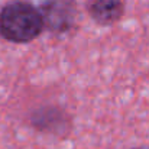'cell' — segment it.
I'll use <instances>...</instances> for the list:
<instances>
[{"label": "cell", "instance_id": "6da1fadb", "mask_svg": "<svg viewBox=\"0 0 149 149\" xmlns=\"http://www.w3.org/2000/svg\"><path fill=\"white\" fill-rule=\"evenodd\" d=\"M44 29L39 7L28 0H10L0 9V36L12 44H29Z\"/></svg>", "mask_w": 149, "mask_h": 149}, {"label": "cell", "instance_id": "277c9868", "mask_svg": "<svg viewBox=\"0 0 149 149\" xmlns=\"http://www.w3.org/2000/svg\"><path fill=\"white\" fill-rule=\"evenodd\" d=\"M88 16L100 26H110L117 23L125 13L123 0H87L86 4Z\"/></svg>", "mask_w": 149, "mask_h": 149}, {"label": "cell", "instance_id": "3957f363", "mask_svg": "<svg viewBox=\"0 0 149 149\" xmlns=\"http://www.w3.org/2000/svg\"><path fill=\"white\" fill-rule=\"evenodd\" d=\"M39 10L44 17L45 29L52 33H67L75 25V0H45L39 6Z\"/></svg>", "mask_w": 149, "mask_h": 149}, {"label": "cell", "instance_id": "5b68a950", "mask_svg": "<svg viewBox=\"0 0 149 149\" xmlns=\"http://www.w3.org/2000/svg\"><path fill=\"white\" fill-rule=\"evenodd\" d=\"M132 149H142V148H132Z\"/></svg>", "mask_w": 149, "mask_h": 149}, {"label": "cell", "instance_id": "7a4b0ae2", "mask_svg": "<svg viewBox=\"0 0 149 149\" xmlns=\"http://www.w3.org/2000/svg\"><path fill=\"white\" fill-rule=\"evenodd\" d=\"M29 125L44 133L56 138H67L72 129L71 116L58 106H44L29 114Z\"/></svg>", "mask_w": 149, "mask_h": 149}]
</instances>
